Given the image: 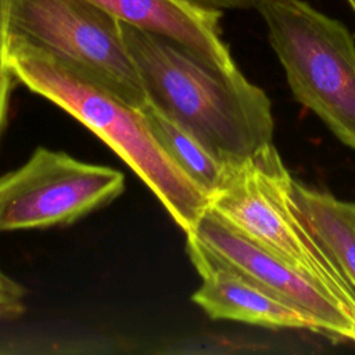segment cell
<instances>
[{
  "mask_svg": "<svg viewBox=\"0 0 355 355\" xmlns=\"http://www.w3.org/2000/svg\"><path fill=\"white\" fill-rule=\"evenodd\" d=\"M8 31L126 104H147L121 21L90 0H10Z\"/></svg>",
  "mask_w": 355,
  "mask_h": 355,
  "instance_id": "obj_5",
  "label": "cell"
},
{
  "mask_svg": "<svg viewBox=\"0 0 355 355\" xmlns=\"http://www.w3.org/2000/svg\"><path fill=\"white\" fill-rule=\"evenodd\" d=\"M294 98L355 148V39L340 21L304 0L258 10Z\"/></svg>",
  "mask_w": 355,
  "mask_h": 355,
  "instance_id": "obj_4",
  "label": "cell"
},
{
  "mask_svg": "<svg viewBox=\"0 0 355 355\" xmlns=\"http://www.w3.org/2000/svg\"><path fill=\"white\" fill-rule=\"evenodd\" d=\"M8 10L10 0H0V139L8 121L11 92L14 83L18 82L11 72L7 61V47L10 36Z\"/></svg>",
  "mask_w": 355,
  "mask_h": 355,
  "instance_id": "obj_12",
  "label": "cell"
},
{
  "mask_svg": "<svg viewBox=\"0 0 355 355\" xmlns=\"http://www.w3.org/2000/svg\"><path fill=\"white\" fill-rule=\"evenodd\" d=\"M186 250L202 279L191 300L209 318L324 336L322 324L312 315L219 263L190 236H186Z\"/></svg>",
  "mask_w": 355,
  "mask_h": 355,
  "instance_id": "obj_8",
  "label": "cell"
},
{
  "mask_svg": "<svg viewBox=\"0 0 355 355\" xmlns=\"http://www.w3.org/2000/svg\"><path fill=\"white\" fill-rule=\"evenodd\" d=\"M121 28L148 103L215 158L236 165L272 143L270 101L239 68L219 69L169 37L125 22Z\"/></svg>",
  "mask_w": 355,
  "mask_h": 355,
  "instance_id": "obj_1",
  "label": "cell"
},
{
  "mask_svg": "<svg viewBox=\"0 0 355 355\" xmlns=\"http://www.w3.org/2000/svg\"><path fill=\"white\" fill-rule=\"evenodd\" d=\"M0 275H3V272H1V270H0Z\"/></svg>",
  "mask_w": 355,
  "mask_h": 355,
  "instance_id": "obj_16",
  "label": "cell"
},
{
  "mask_svg": "<svg viewBox=\"0 0 355 355\" xmlns=\"http://www.w3.org/2000/svg\"><path fill=\"white\" fill-rule=\"evenodd\" d=\"M121 22L169 37L187 47L208 64L237 69L227 44L222 40V12L193 7L183 0H90Z\"/></svg>",
  "mask_w": 355,
  "mask_h": 355,
  "instance_id": "obj_9",
  "label": "cell"
},
{
  "mask_svg": "<svg viewBox=\"0 0 355 355\" xmlns=\"http://www.w3.org/2000/svg\"><path fill=\"white\" fill-rule=\"evenodd\" d=\"M25 290L4 273L0 275V319L17 316L24 309Z\"/></svg>",
  "mask_w": 355,
  "mask_h": 355,
  "instance_id": "obj_13",
  "label": "cell"
},
{
  "mask_svg": "<svg viewBox=\"0 0 355 355\" xmlns=\"http://www.w3.org/2000/svg\"><path fill=\"white\" fill-rule=\"evenodd\" d=\"M123 191L121 171L39 146L0 175V232L71 225Z\"/></svg>",
  "mask_w": 355,
  "mask_h": 355,
  "instance_id": "obj_6",
  "label": "cell"
},
{
  "mask_svg": "<svg viewBox=\"0 0 355 355\" xmlns=\"http://www.w3.org/2000/svg\"><path fill=\"white\" fill-rule=\"evenodd\" d=\"M141 112L165 154L211 197L223 182L230 165L215 158L196 137L151 103L147 101Z\"/></svg>",
  "mask_w": 355,
  "mask_h": 355,
  "instance_id": "obj_11",
  "label": "cell"
},
{
  "mask_svg": "<svg viewBox=\"0 0 355 355\" xmlns=\"http://www.w3.org/2000/svg\"><path fill=\"white\" fill-rule=\"evenodd\" d=\"M293 194L306 223L355 291V202L297 180Z\"/></svg>",
  "mask_w": 355,
  "mask_h": 355,
  "instance_id": "obj_10",
  "label": "cell"
},
{
  "mask_svg": "<svg viewBox=\"0 0 355 355\" xmlns=\"http://www.w3.org/2000/svg\"><path fill=\"white\" fill-rule=\"evenodd\" d=\"M186 236L219 263L312 315L324 337L355 343V308L327 286L265 250L209 207Z\"/></svg>",
  "mask_w": 355,
  "mask_h": 355,
  "instance_id": "obj_7",
  "label": "cell"
},
{
  "mask_svg": "<svg viewBox=\"0 0 355 355\" xmlns=\"http://www.w3.org/2000/svg\"><path fill=\"white\" fill-rule=\"evenodd\" d=\"M7 61L19 83L98 136L155 194L175 223L191 232L209 207V194L165 154L141 110L17 35L8 36Z\"/></svg>",
  "mask_w": 355,
  "mask_h": 355,
  "instance_id": "obj_2",
  "label": "cell"
},
{
  "mask_svg": "<svg viewBox=\"0 0 355 355\" xmlns=\"http://www.w3.org/2000/svg\"><path fill=\"white\" fill-rule=\"evenodd\" d=\"M347 1H348V3H349V6H351V7H352V10H354V11H355V0H347Z\"/></svg>",
  "mask_w": 355,
  "mask_h": 355,
  "instance_id": "obj_15",
  "label": "cell"
},
{
  "mask_svg": "<svg viewBox=\"0 0 355 355\" xmlns=\"http://www.w3.org/2000/svg\"><path fill=\"white\" fill-rule=\"evenodd\" d=\"M273 143L230 165L209 208L240 233L319 280L355 308V291L306 223Z\"/></svg>",
  "mask_w": 355,
  "mask_h": 355,
  "instance_id": "obj_3",
  "label": "cell"
},
{
  "mask_svg": "<svg viewBox=\"0 0 355 355\" xmlns=\"http://www.w3.org/2000/svg\"><path fill=\"white\" fill-rule=\"evenodd\" d=\"M183 1L201 10L222 12V10H233V8L259 10L268 4H272L280 0H183Z\"/></svg>",
  "mask_w": 355,
  "mask_h": 355,
  "instance_id": "obj_14",
  "label": "cell"
}]
</instances>
